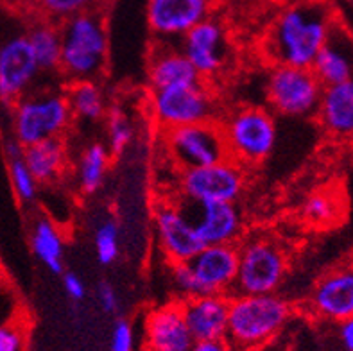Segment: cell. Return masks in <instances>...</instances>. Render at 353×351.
Here are the masks:
<instances>
[{"instance_id": "484cf974", "label": "cell", "mask_w": 353, "mask_h": 351, "mask_svg": "<svg viewBox=\"0 0 353 351\" xmlns=\"http://www.w3.org/2000/svg\"><path fill=\"white\" fill-rule=\"evenodd\" d=\"M27 36L38 67L45 74H58L61 61V27L59 23L38 18L27 26Z\"/></svg>"}, {"instance_id": "f35d334b", "label": "cell", "mask_w": 353, "mask_h": 351, "mask_svg": "<svg viewBox=\"0 0 353 351\" xmlns=\"http://www.w3.org/2000/svg\"><path fill=\"white\" fill-rule=\"evenodd\" d=\"M110 2H113V0H95V4L103 6V8H104V4H110Z\"/></svg>"}, {"instance_id": "d6986e66", "label": "cell", "mask_w": 353, "mask_h": 351, "mask_svg": "<svg viewBox=\"0 0 353 351\" xmlns=\"http://www.w3.org/2000/svg\"><path fill=\"white\" fill-rule=\"evenodd\" d=\"M185 323L196 343L219 341L228 334V294H197L179 299Z\"/></svg>"}, {"instance_id": "8d00e7d4", "label": "cell", "mask_w": 353, "mask_h": 351, "mask_svg": "<svg viewBox=\"0 0 353 351\" xmlns=\"http://www.w3.org/2000/svg\"><path fill=\"white\" fill-rule=\"evenodd\" d=\"M337 337L345 351H353V316L337 323Z\"/></svg>"}, {"instance_id": "d4e9b609", "label": "cell", "mask_w": 353, "mask_h": 351, "mask_svg": "<svg viewBox=\"0 0 353 351\" xmlns=\"http://www.w3.org/2000/svg\"><path fill=\"white\" fill-rule=\"evenodd\" d=\"M112 160L113 156L110 154L108 147L101 142L88 143L81 151L76 167H74V178H76L77 190L83 196H95L103 188Z\"/></svg>"}, {"instance_id": "e0dca14e", "label": "cell", "mask_w": 353, "mask_h": 351, "mask_svg": "<svg viewBox=\"0 0 353 351\" xmlns=\"http://www.w3.org/2000/svg\"><path fill=\"white\" fill-rule=\"evenodd\" d=\"M307 308L314 317L336 325L353 316V265L323 274L310 290Z\"/></svg>"}, {"instance_id": "f546056e", "label": "cell", "mask_w": 353, "mask_h": 351, "mask_svg": "<svg viewBox=\"0 0 353 351\" xmlns=\"http://www.w3.org/2000/svg\"><path fill=\"white\" fill-rule=\"evenodd\" d=\"M8 169L17 199L22 205H32L38 199V194H40V183L36 181L32 172L29 170L26 160H23V156L8 160Z\"/></svg>"}, {"instance_id": "836d02e7", "label": "cell", "mask_w": 353, "mask_h": 351, "mask_svg": "<svg viewBox=\"0 0 353 351\" xmlns=\"http://www.w3.org/2000/svg\"><path fill=\"white\" fill-rule=\"evenodd\" d=\"M110 351H134V328L131 321L124 317L115 321L110 339Z\"/></svg>"}, {"instance_id": "5b68a950", "label": "cell", "mask_w": 353, "mask_h": 351, "mask_svg": "<svg viewBox=\"0 0 353 351\" xmlns=\"http://www.w3.org/2000/svg\"><path fill=\"white\" fill-rule=\"evenodd\" d=\"M219 124L228 158L248 170L260 167L273 154L278 142V124L276 115L269 108L242 104L221 113Z\"/></svg>"}, {"instance_id": "4316f807", "label": "cell", "mask_w": 353, "mask_h": 351, "mask_svg": "<svg viewBox=\"0 0 353 351\" xmlns=\"http://www.w3.org/2000/svg\"><path fill=\"white\" fill-rule=\"evenodd\" d=\"M68 104H70L74 119L97 122L106 115L108 104L106 94L99 81H74L65 86Z\"/></svg>"}, {"instance_id": "9a60e30c", "label": "cell", "mask_w": 353, "mask_h": 351, "mask_svg": "<svg viewBox=\"0 0 353 351\" xmlns=\"http://www.w3.org/2000/svg\"><path fill=\"white\" fill-rule=\"evenodd\" d=\"M178 45L201 79L208 83L219 76L228 63L230 45L226 31L223 23L214 17L194 26Z\"/></svg>"}, {"instance_id": "30bf717a", "label": "cell", "mask_w": 353, "mask_h": 351, "mask_svg": "<svg viewBox=\"0 0 353 351\" xmlns=\"http://www.w3.org/2000/svg\"><path fill=\"white\" fill-rule=\"evenodd\" d=\"M248 185V169L226 158L217 163L179 170L178 196L190 205L239 203Z\"/></svg>"}, {"instance_id": "83f0119b", "label": "cell", "mask_w": 353, "mask_h": 351, "mask_svg": "<svg viewBox=\"0 0 353 351\" xmlns=\"http://www.w3.org/2000/svg\"><path fill=\"white\" fill-rule=\"evenodd\" d=\"M106 143L108 151L113 158L124 154L130 149L134 138V128L131 124L130 115L121 106H110L106 115Z\"/></svg>"}, {"instance_id": "ac0fdd59", "label": "cell", "mask_w": 353, "mask_h": 351, "mask_svg": "<svg viewBox=\"0 0 353 351\" xmlns=\"http://www.w3.org/2000/svg\"><path fill=\"white\" fill-rule=\"evenodd\" d=\"M183 205L205 245L239 244L246 235L244 215L237 203L190 205L183 201Z\"/></svg>"}, {"instance_id": "603a6c76", "label": "cell", "mask_w": 353, "mask_h": 351, "mask_svg": "<svg viewBox=\"0 0 353 351\" xmlns=\"http://www.w3.org/2000/svg\"><path fill=\"white\" fill-rule=\"evenodd\" d=\"M23 160L36 181L40 183V187L59 183L70 167L65 138H49L43 142L23 147Z\"/></svg>"}, {"instance_id": "cb8c5ba5", "label": "cell", "mask_w": 353, "mask_h": 351, "mask_svg": "<svg viewBox=\"0 0 353 351\" xmlns=\"http://www.w3.org/2000/svg\"><path fill=\"white\" fill-rule=\"evenodd\" d=\"M29 244L38 262L54 274L65 271V235L49 215H38L31 223Z\"/></svg>"}, {"instance_id": "4fadbf2b", "label": "cell", "mask_w": 353, "mask_h": 351, "mask_svg": "<svg viewBox=\"0 0 353 351\" xmlns=\"http://www.w3.org/2000/svg\"><path fill=\"white\" fill-rule=\"evenodd\" d=\"M152 228L163 262H188L201 248V237L197 235L192 219L179 197H170L154 203L152 206Z\"/></svg>"}, {"instance_id": "9c48e42d", "label": "cell", "mask_w": 353, "mask_h": 351, "mask_svg": "<svg viewBox=\"0 0 353 351\" xmlns=\"http://www.w3.org/2000/svg\"><path fill=\"white\" fill-rule=\"evenodd\" d=\"M323 88L312 68L271 65L265 77V101L274 115L305 119L318 112Z\"/></svg>"}, {"instance_id": "4dcf8cb0", "label": "cell", "mask_w": 353, "mask_h": 351, "mask_svg": "<svg viewBox=\"0 0 353 351\" xmlns=\"http://www.w3.org/2000/svg\"><path fill=\"white\" fill-rule=\"evenodd\" d=\"M32 6L40 18L63 23L74 14L95 6V0H32Z\"/></svg>"}, {"instance_id": "74e56055", "label": "cell", "mask_w": 353, "mask_h": 351, "mask_svg": "<svg viewBox=\"0 0 353 351\" xmlns=\"http://www.w3.org/2000/svg\"><path fill=\"white\" fill-rule=\"evenodd\" d=\"M192 351H237L226 339L219 341H201V343L194 344Z\"/></svg>"}, {"instance_id": "1f68e13d", "label": "cell", "mask_w": 353, "mask_h": 351, "mask_svg": "<svg viewBox=\"0 0 353 351\" xmlns=\"http://www.w3.org/2000/svg\"><path fill=\"white\" fill-rule=\"evenodd\" d=\"M337 212H339V205L336 197L328 192H314L303 203L305 219L318 226L334 223L337 219Z\"/></svg>"}, {"instance_id": "44dd1931", "label": "cell", "mask_w": 353, "mask_h": 351, "mask_svg": "<svg viewBox=\"0 0 353 351\" xmlns=\"http://www.w3.org/2000/svg\"><path fill=\"white\" fill-rule=\"evenodd\" d=\"M310 68L323 86L337 85L353 77V34L339 20L334 22Z\"/></svg>"}, {"instance_id": "d6a6232c", "label": "cell", "mask_w": 353, "mask_h": 351, "mask_svg": "<svg viewBox=\"0 0 353 351\" xmlns=\"http://www.w3.org/2000/svg\"><path fill=\"white\" fill-rule=\"evenodd\" d=\"M27 325L22 319H13L0 326V351H26Z\"/></svg>"}, {"instance_id": "3957f363", "label": "cell", "mask_w": 353, "mask_h": 351, "mask_svg": "<svg viewBox=\"0 0 353 351\" xmlns=\"http://www.w3.org/2000/svg\"><path fill=\"white\" fill-rule=\"evenodd\" d=\"M282 294H232L226 341L237 351H260L273 343L292 317Z\"/></svg>"}, {"instance_id": "7a4b0ae2", "label": "cell", "mask_w": 353, "mask_h": 351, "mask_svg": "<svg viewBox=\"0 0 353 351\" xmlns=\"http://www.w3.org/2000/svg\"><path fill=\"white\" fill-rule=\"evenodd\" d=\"M61 27V61L58 74L65 83L101 81L106 72L110 34L103 6L74 14Z\"/></svg>"}, {"instance_id": "2e32d148", "label": "cell", "mask_w": 353, "mask_h": 351, "mask_svg": "<svg viewBox=\"0 0 353 351\" xmlns=\"http://www.w3.org/2000/svg\"><path fill=\"white\" fill-rule=\"evenodd\" d=\"M194 341L179 299L157 305L143 319V350L145 351H192Z\"/></svg>"}, {"instance_id": "6da1fadb", "label": "cell", "mask_w": 353, "mask_h": 351, "mask_svg": "<svg viewBox=\"0 0 353 351\" xmlns=\"http://www.w3.org/2000/svg\"><path fill=\"white\" fill-rule=\"evenodd\" d=\"M337 18L325 0H303L278 14L264 43L271 65L310 68Z\"/></svg>"}, {"instance_id": "8992f818", "label": "cell", "mask_w": 353, "mask_h": 351, "mask_svg": "<svg viewBox=\"0 0 353 351\" xmlns=\"http://www.w3.org/2000/svg\"><path fill=\"white\" fill-rule=\"evenodd\" d=\"M169 274L178 298L197 294H233L239 269V244L205 245L188 262L170 263Z\"/></svg>"}, {"instance_id": "8fae6325", "label": "cell", "mask_w": 353, "mask_h": 351, "mask_svg": "<svg viewBox=\"0 0 353 351\" xmlns=\"http://www.w3.org/2000/svg\"><path fill=\"white\" fill-rule=\"evenodd\" d=\"M41 70L32 52L27 27H14L0 34V108L11 110L34 88Z\"/></svg>"}, {"instance_id": "ab89813d", "label": "cell", "mask_w": 353, "mask_h": 351, "mask_svg": "<svg viewBox=\"0 0 353 351\" xmlns=\"http://www.w3.org/2000/svg\"><path fill=\"white\" fill-rule=\"evenodd\" d=\"M352 140H353V138H352Z\"/></svg>"}, {"instance_id": "ffe728a7", "label": "cell", "mask_w": 353, "mask_h": 351, "mask_svg": "<svg viewBox=\"0 0 353 351\" xmlns=\"http://www.w3.org/2000/svg\"><path fill=\"white\" fill-rule=\"evenodd\" d=\"M148 81L151 90H161L196 85L203 79L178 43L154 41L149 52Z\"/></svg>"}, {"instance_id": "277c9868", "label": "cell", "mask_w": 353, "mask_h": 351, "mask_svg": "<svg viewBox=\"0 0 353 351\" xmlns=\"http://www.w3.org/2000/svg\"><path fill=\"white\" fill-rule=\"evenodd\" d=\"M74 120L65 86L32 88L9 110L11 137L23 147L49 138H65Z\"/></svg>"}, {"instance_id": "ba28073f", "label": "cell", "mask_w": 353, "mask_h": 351, "mask_svg": "<svg viewBox=\"0 0 353 351\" xmlns=\"http://www.w3.org/2000/svg\"><path fill=\"white\" fill-rule=\"evenodd\" d=\"M149 113L152 122L161 129L181 128L197 122L219 120L221 104L208 81L196 85L174 86V88L151 90L149 94Z\"/></svg>"}, {"instance_id": "7402d4cb", "label": "cell", "mask_w": 353, "mask_h": 351, "mask_svg": "<svg viewBox=\"0 0 353 351\" xmlns=\"http://www.w3.org/2000/svg\"><path fill=\"white\" fill-rule=\"evenodd\" d=\"M319 126L336 140L353 138V77L323 88L318 112Z\"/></svg>"}, {"instance_id": "d590c367", "label": "cell", "mask_w": 353, "mask_h": 351, "mask_svg": "<svg viewBox=\"0 0 353 351\" xmlns=\"http://www.w3.org/2000/svg\"><path fill=\"white\" fill-rule=\"evenodd\" d=\"M61 283H63V290L67 294L68 298L72 301L81 303L83 299L86 298V285L85 281L81 280L79 276L76 272L70 271H63L61 272Z\"/></svg>"}, {"instance_id": "5bb4252c", "label": "cell", "mask_w": 353, "mask_h": 351, "mask_svg": "<svg viewBox=\"0 0 353 351\" xmlns=\"http://www.w3.org/2000/svg\"><path fill=\"white\" fill-rule=\"evenodd\" d=\"M215 0H148V26L154 41L178 43L194 26L212 17Z\"/></svg>"}, {"instance_id": "e575fe53", "label": "cell", "mask_w": 353, "mask_h": 351, "mask_svg": "<svg viewBox=\"0 0 353 351\" xmlns=\"http://www.w3.org/2000/svg\"><path fill=\"white\" fill-rule=\"evenodd\" d=\"M95 298H97L101 310L110 314V316L117 314L121 308V298L110 281H99L97 289H95Z\"/></svg>"}, {"instance_id": "52a82bcc", "label": "cell", "mask_w": 353, "mask_h": 351, "mask_svg": "<svg viewBox=\"0 0 353 351\" xmlns=\"http://www.w3.org/2000/svg\"><path fill=\"white\" fill-rule=\"evenodd\" d=\"M289 272V257L273 237L244 235L239 242V269L233 294L278 292Z\"/></svg>"}, {"instance_id": "7c38bea8", "label": "cell", "mask_w": 353, "mask_h": 351, "mask_svg": "<svg viewBox=\"0 0 353 351\" xmlns=\"http://www.w3.org/2000/svg\"><path fill=\"white\" fill-rule=\"evenodd\" d=\"M163 149L179 170L205 167L228 158L219 120L161 131Z\"/></svg>"}, {"instance_id": "f1b7e54d", "label": "cell", "mask_w": 353, "mask_h": 351, "mask_svg": "<svg viewBox=\"0 0 353 351\" xmlns=\"http://www.w3.org/2000/svg\"><path fill=\"white\" fill-rule=\"evenodd\" d=\"M95 257L101 265H113L122 251V232L115 219H104L95 228Z\"/></svg>"}]
</instances>
